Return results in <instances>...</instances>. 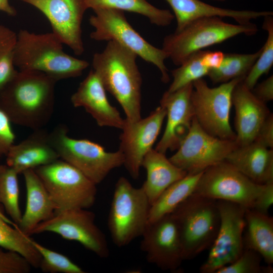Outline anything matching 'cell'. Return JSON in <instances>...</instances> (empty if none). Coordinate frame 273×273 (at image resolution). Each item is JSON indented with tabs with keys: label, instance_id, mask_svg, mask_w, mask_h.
Wrapping results in <instances>:
<instances>
[{
	"label": "cell",
	"instance_id": "obj_1",
	"mask_svg": "<svg viewBox=\"0 0 273 273\" xmlns=\"http://www.w3.org/2000/svg\"><path fill=\"white\" fill-rule=\"evenodd\" d=\"M57 81L41 72L18 70L0 91V109L11 123L43 128L54 113Z\"/></svg>",
	"mask_w": 273,
	"mask_h": 273
},
{
	"label": "cell",
	"instance_id": "obj_2",
	"mask_svg": "<svg viewBox=\"0 0 273 273\" xmlns=\"http://www.w3.org/2000/svg\"><path fill=\"white\" fill-rule=\"evenodd\" d=\"M137 55L113 40L95 53L93 70L106 90L118 102L126 119L134 122L141 117L142 78L136 64Z\"/></svg>",
	"mask_w": 273,
	"mask_h": 273
},
{
	"label": "cell",
	"instance_id": "obj_3",
	"mask_svg": "<svg viewBox=\"0 0 273 273\" xmlns=\"http://www.w3.org/2000/svg\"><path fill=\"white\" fill-rule=\"evenodd\" d=\"M63 43L52 32L17 33L14 64L18 70L41 72L57 81L80 76L89 63L66 54Z\"/></svg>",
	"mask_w": 273,
	"mask_h": 273
},
{
	"label": "cell",
	"instance_id": "obj_4",
	"mask_svg": "<svg viewBox=\"0 0 273 273\" xmlns=\"http://www.w3.org/2000/svg\"><path fill=\"white\" fill-rule=\"evenodd\" d=\"M257 26L234 24L219 17H208L193 20L181 29L166 35L162 49L173 63L179 66L191 55L237 35L255 34Z\"/></svg>",
	"mask_w": 273,
	"mask_h": 273
},
{
	"label": "cell",
	"instance_id": "obj_5",
	"mask_svg": "<svg viewBox=\"0 0 273 273\" xmlns=\"http://www.w3.org/2000/svg\"><path fill=\"white\" fill-rule=\"evenodd\" d=\"M171 214L178 231L184 260L210 248L220 224L216 200L193 193Z\"/></svg>",
	"mask_w": 273,
	"mask_h": 273
},
{
	"label": "cell",
	"instance_id": "obj_6",
	"mask_svg": "<svg viewBox=\"0 0 273 273\" xmlns=\"http://www.w3.org/2000/svg\"><path fill=\"white\" fill-rule=\"evenodd\" d=\"M151 205L142 187H134L125 177L115 186L108 217L114 244L122 247L141 237L148 223Z\"/></svg>",
	"mask_w": 273,
	"mask_h": 273
},
{
	"label": "cell",
	"instance_id": "obj_7",
	"mask_svg": "<svg viewBox=\"0 0 273 273\" xmlns=\"http://www.w3.org/2000/svg\"><path fill=\"white\" fill-rule=\"evenodd\" d=\"M67 126L59 125L49 133L50 141L60 158L72 165L98 185L114 169L123 165L118 150L107 152L101 145L86 139L68 135Z\"/></svg>",
	"mask_w": 273,
	"mask_h": 273
},
{
	"label": "cell",
	"instance_id": "obj_8",
	"mask_svg": "<svg viewBox=\"0 0 273 273\" xmlns=\"http://www.w3.org/2000/svg\"><path fill=\"white\" fill-rule=\"evenodd\" d=\"M93 11L95 14L89 19V24L95 29L90 34L92 39L116 41L156 66L161 73V81L165 83L169 82L170 78L165 65V60L168 58L167 54L142 37L127 21L124 11L111 8Z\"/></svg>",
	"mask_w": 273,
	"mask_h": 273
},
{
	"label": "cell",
	"instance_id": "obj_9",
	"mask_svg": "<svg viewBox=\"0 0 273 273\" xmlns=\"http://www.w3.org/2000/svg\"><path fill=\"white\" fill-rule=\"evenodd\" d=\"M34 170L57 207L55 212L94 204L97 185L68 162L59 159Z\"/></svg>",
	"mask_w": 273,
	"mask_h": 273
},
{
	"label": "cell",
	"instance_id": "obj_10",
	"mask_svg": "<svg viewBox=\"0 0 273 273\" xmlns=\"http://www.w3.org/2000/svg\"><path fill=\"white\" fill-rule=\"evenodd\" d=\"M245 77H238L210 87L202 78L193 82L191 103L194 117L201 127L211 135L236 140L230 123L232 96L235 87Z\"/></svg>",
	"mask_w": 273,
	"mask_h": 273
},
{
	"label": "cell",
	"instance_id": "obj_11",
	"mask_svg": "<svg viewBox=\"0 0 273 273\" xmlns=\"http://www.w3.org/2000/svg\"><path fill=\"white\" fill-rule=\"evenodd\" d=\"M238 147L235 140L221 139L207 133L194 117L177 151L169 159L188 173L196 174L225 161Z\"/></svg>",
	"mask_w": 273,
	"mask_h": 273
},
{
	"label": "cell",
	"instance_id": "obj_12",
	"mask_svg": "<svg viewBox=\"0 0 273 273\" xmlns=\"http://www.w3.org/2000/svg\"><path fill=\"white\" fill-rule=\"evenodd\" d=\"M263 187L224 161L202 172L193 193L251 209Z\"/></svg>",
	"mask_w": 273,
	"mask_h": 273
},
{
	"label": "cell",
	"instance_id": "obj_13",
	"mask_svg": "<svg viewBox=\"0 0 273 273\" xmlns=\"http://www.w3.org/2000/svg\"><path fill=\"white\" fill-rule=\"evenodd\" d=\"M217 205L220 218L219 227L209 248L207 259L200 268L202 273H215L234 262L244 250L243 233L247 208L223 200H217Z\"/></svg>",
	"mask_w": 273,
	"mask_h": 273
},
{
	"label": "cell",
	"instance_id": "obj_14",
	"mask_svg": "<svg viewBox=\"0 0 273 273\" xmlns=\"http://www.w3.org/2000/svg\"><path fill=\"white\" fill-rule=\"evenodd\" d=\"M95 219V214L84 208L56 212L52 218L39 223L30 235L55 233L65 239L78 242L101 258H107L110 255L107 241Z\"/></svg>",
	"mask_w": 273,
	"mask_h": 273
},
{
	"label": "cell",
	"instance_id": "obj_15",
	"mask_svg": "<svg viewBox=\"0 0 273 273\" xmlns=\"http://www.w3.org/2000/svg\"><path fill=\"white\" fill-rule=\"evenodd\" d=\"M141 249L147 261L164 270L175 271L184 259L178 231L171 214L148 222L142 236Z\"/></svg>",
	"mask_w": 273,
	"mask_h": 273
},
{
	"label": "cell",
	"instance_id": "obj_16",
	"mask_svg": "<svg viewBox=\"0 0 273 273\" xmlns=\"http://www.w3.org/2000/svg\"><path fill=\"white\" fill-rule=\"evenodd\" d=\"M166 115L165 109L160 105L145 118L134 122L125 119L119 150L124 157L123 165L133 178L139 177L143 158L152 149Z\"/></svg>",
	"mask_w": 273,
	"mask_h": 273
},
{
	"label": "cell",
	"instance_id": "obj_17",
	"mask_svg": "<svg viewBox=\"0 0 273 273\" xmlns=\"http://www.w3.org/2000/svg\"><path fill=\"white\" fill-rule=\"evenodd\" d=\"M35 7L48 19L55 34L76 55L84 51L81 24L88 9L85 0H19Z\"/></svg>",
	"mask_w": 273,
	"mask_h": 273
},
{
	"label": "cell",
	"instance_id": "obj_18",
	"mask_svg": "<svg viewBox=\"0 0 273 273\" xmlns=\"http://www.w3.org/2000/svg\"><path fill=\"white\" fill-rule=\"evenodd\" d=\"M193 83L173 92L166 91L160 100V106L166 112L167 122L161 139L155 150L165 154L167 151L178 148L188 132L193 119L194 111L191 103Z\"/></svg>",
	"mask_w": 273,
	"mask_h": 273
},
{
	"label": "cell",
	"instance_id": "obj_19",
	"mask_svg": "<svg viewBox=\"0 0 273 273\" xmlns=\"http://www.w3.org/2000/svg\"><path fill=\"white\" fill-rule=\"evenodd\" d=\"M74 107H83L101 127L107 126L121 129L123 119L117 108L109 103L99 77L92 69L80 82L70 98Z\"/></svg>",
	"mask_w": 273,
	"mask_h": 273
},
{
	"label": "cell",
	"instance_id": "obj_20",
	"mask_svg": "<svg viewBox=\"0 0 273 273\" xmlns=\"http://www.w3.org/2000/svg\"><path fill=\"white\" fill-rule=\"evenodd\" d=\"M235 109L236 142L243 146L254 142L263 123L270 114L265 103L257 98L243 80L235 87L232 96Z\"/></svg>",
	"mask_w": 273,
	"mask_h": 273
},
{
	"label": "cell",
	"instance_id": "obj_21",
	"mask_svg": "<svg viewBox=\"0 0 273 273\" xmlns=\"http://www.w3.org/2000/svg\"><path fill=\"white\" fill-rule=\"evenodd\" d=\"M43 128L33 130L27 138L14 144L5 156L6 164L18 174L60 158L50 141L49 133Z\"/></svg>",
	"mask_w": 273,
	"mask_h": 273
},
{
	"label": "cell",
	"instance_id": "obj_22",
	"mask_svg": "<svg viewBox=\"0 0 273 273\" xmlns=\"http://www.w3.org/2000/svg\"><path fill=\"white\" fill-rule=\"evenodd\" d=\"M169 5L176 20L175 31L181 29L190 22L204 17H219L233 19L239 24L250 25L251 21L267 15L271 11L237 10L222 8L200 0H165Z\"/></svg>",
	"mask_w": 273,
	"mask_h": 273
},
{
	"label": "cell",
	"instance_id": "obj_23",
	"mask_svg": "<svg viewBox=\"0 0 273 273\" xmlns=\"http://www.w3.org/2000/svg\"><path fill=\"white\" fill-rule=\"evenodd\" d=\"M22 174L27 193L26 206L21 221L16 227L30 236L39 223L55 215L57 207L34 169L26 170Z\"/></svg>",
	"mask_w": 273,
	"mask_h": 273
},
{
	"label": "cell",
	"instance_id": "obj_24",
	"mask_svg": "<svg viewBox=\"0 0 273 273\" xmlns=\"http://www.w3.org/2000/svg\"><path fill=\"white\" fill-rule=\"evenodd\" d=\"M225 161L257 184L273 180L272 149L256 141L238 146Z\"/></svg>",
	"mask_w": 273,
	"mask_h": 273
},
{
	"label": "cell",
	"instance_id": "obj_25",
	"mask_svg": "<svg viewBox=\"0 0 273 273\" xmlns=\"http://www.w3.org/2000/svg\"><path fill=\"white\" fill-rule=\"evenodd\" d=\"M147 172V178L141 187L151 206L171 185L188 173L173 164L165 154L152 149L144 156L142 163Z\"/></svg>",
	"mask_w": 273,
	"mask_h": 273
},
{
	"label": "cell",
	"instance_id": "obj_26",
	"mask_svg": "<svg viewBox=\"0 0 273 273\" xmlns=\"http://www.w3.org/2000/svg\"><path fill=\"white\" fill-rule=\"evenodd\" d=\"M246 228L244 248L257 252L269 265L273 263V218L268 214L247 208L245 213Z\"/></svg>",
	"mask_w": 273,
	"mask_h": 273
},
{
	"label": "cell",
	"instance_id": "obj_27",
	"mask_svg": "<svg viewBox=\"0 0 273 273\" xmlns=\"http://www.w3.org/2000/svg\"><path fill=\"white\" fill-rule=\"evenodd\" d=\"M202 172L188 173L169 186L151 205L148 222L171 213L180 203L193 194Z\"/></svg>",
	"mask_w": 273,
	"mask_h": 273
},
{
	"label": "cell",
	"instance_id": "obj_28",
	"mask_svg": "<svg viewBox=\"0 0 273 273\" xmlns=\"http://www.w3.org/2000/svg\"><path fill=\"white\" fill-rule=\"evenodd\" d=\"M88 9L111 8L137 13L147 17L158 26L170 25L174 18L168 10L160 9L146 0H85Z\"/></svg>",
	"mask_w": 273,
	"mask_h": 273
},
{
	"label": "cell",
	"instance_id": "obj_29",
	"mask_svg": "<svg viewBox=\"0 0 273 273\" xmlns=\"http://www.w3.org/2000/svg\"><path fill=\"white\" fill-rule=\"evenodd\" d=\"M0 247L23 256L32 267L39 268L41 257L31 243V239L21 232L14 222L0 210Z\"/></svg>",
	"mask_w": 273,
	"mask_h": 273
},
{
	"label": "cell",
	"instance_id": "obj_30",
	"mask_svg": "<svg viewBox=\"0 0 273 273\" xmlns=\"http://www.w3.org/2000/svg\"><path fill=\"white\" fill-rule=\"evenodd\" d=\"M261 52L224 54L220 66L212 69L207 76L213 83H222L238 77H246Z\"/></svg>",
	"mask_w": 273,
	"mask_h": 273
},
{
	"label": "cell",
	"instance_id": "obj_31",
	"mask_svg": "<svg viewBox=\"0 0 273 273\" xmlns=\"http://www.w3.org/2000/svg\"><path fill=\"white\" fill-rule=\"evenodd\" d=\"M208 57L209 50L197 51L172 70L173 80L167 91L173 92L207 75L212 69Z\"/></svg>",
	"mask_w": 273,
	"mask_h": 273
},
{
	"label": "cell",
	"instance_id": "obj_32",
	"mask_svg": "<svg viewBox=\"0 0 273 273\" xmlns=\"http://www.w3.org/2000/svg\"><path fill=\"white\" fill-rule=\"evenodd\" d=\"M18 175L15 170L7 164L0 165V203L16 226L22 216L19 206Z\"/></svg>",
	"mask_w": 273,
	"mask_h": 273
},
{
	"label": "cell",
	"instance_id": "obj_33",
	"mask_svg": "<svg viewBox=\"0 0 273 273\" xmlns=\"http://www.w3.org/2000/svg\"><path fill=\"white\" fill-rule=\"evenodd\" d=\"M263 18L262 27L267 32V37L259 56L243 80L244 84L251 90L262 75L268 73L273 65V15Z\"/></svg>",
	"mask_w": 273,
	"mask_h": 273
},
{
	"label": "cell",
	"instance_id": "obj_34",
	"mask_svg": "<svg viewBox=\"0 0 273 273\" xmlns=\"http://www.w3.org/2000/svg\"><path fill=\"white\" fill-rule=\"evenodd\" d=\"M16 39V32L0 25V91L18 71L14 64Z\"/></svg>",
	"mask_w": 273,
	"mask_h": 273
},
{
	"label": "cell",
	"instance_id": "obj_35",
	"mask_svg": "<svg viewBox=\"0 0 273 273\" xmlns=\"http://www.w3.org/2000/svg\"><path fill=\"white\" fill-rule=\"evenodd\" d=\"M31 243L41 255L39 267L50 273H85L80 267L69 258L50 250L31 239Z\"/></svg>",
	"mask_w": 273,
	"mask_h": 273
},
{
	"label": "cell",
	"instance_id": "obj_36",
	"mask_svg": "<svg viewBox=\"0 0 273 273\" xmlns=\"http://www.w3.org/2000/svg\"><path fill=\"white\" fill-rule=\"evenodd\" d=\"M261 256L256 251L244 248L242 254L233 263L225 265L215 273L272 272V268L261 265Z\"/></svg>",
	"mask_w": 273,
	"mask_h": 273
},
{
	"label": "cell",
	"instance_id": "obj_37",
	"mask_svg": "<svg viewBox=\"0 0 273 273\" xmlns=\"http://www.w3.org/2000/svg\"><path fill=\"white\" fill-rule=\"evenodd\" d=\"M32 266L20 254L0 248V273H28Z\"/></svg>",
	"mask_w": 273,
	"mask_h": 273
},
{
	"label": "cell",
	"instance_id": "obj_38",
	"mask_svg": "<svg viewBox=\"0 0 273 273\" xmlns=\"http://www.w3.org/2000/svg\"><path fill=\"white\" fill-rule=\"evenodd\" d=\"M15 134L11 126V122L0 109V157L6 156L14 144Z\"/></svg>",
	"mask_w": 273,
	"mask_h": 273
},
{
	"label": "cell",
	"instance_id": "obj_39",
	"mask_svg": "<svg viewBox=\"0 0 273 273\" xmlns=\"http://www.w3.org/2000/svg\"><path fill=\"white\" fill-rule=\"evenodd\" d=\"M273 203V180L264 184L263 188L256 198L253 209L260 212L268 214V211Z\"/></svg>",
	"mask_w": 273,
	"mask_h": 273
},
{
	"label": "cell",
	"instance_id": "obj_40",
	"mask_svg": "<svg viewBox=\"0 0 273 273\" xmlns=\"http://www.w3.org/2000/svg\"><path fill=\"white\" fill-rule=\"evenodd\" d=\"M254 141L269 149L273 148V116L270 114L265 120Z\"/></svg>",
	"mask_w": 273,
	"mask_h": 273
},
{
	"label": "cell",
	"instance_id": "obj_41",
	"mask_svg": "<svg viewBox=\"0 0 273 273\" xmlns=\"http://www.w3.org/2000/svg\"><path fill=\"white\" fill-rule=\"evenodd\" d=\"M252 91L255 96L262 102L265 103L273 99V76L260 83Z\"/></svg>",
	"mask_w": 273,
	"mask_h": 273
},
{
	"label": "cell",
	"instance_id": "obj_42",
	"mask_svg": "<svg viewBox=\"0 0 273 273\" xmlns=\"http://www.w3.org/2000/svg\"><path fill=\"white\" fill-rule=\"evenodd\" d=\"M0 11L12 16L17 14L16 9L10 4L9 0H0Z\"/></svg>",
	"mask_w": 273,
	"mask_h": 273
},
{
	"label": "cell",
	"instance_id": "obj_43",
	"mask_svg": "<svg viewBox=\"0 0 273 273\" xmlns=\"http://www.w3.org/2000/svg\"><path fill=\"white\" fill-rule=\"evenodd\" d=\"M210 1L217 2H226V1H227L228 0H210Z\"/></svg>",
	"mask_w": 273,
	"mask_h": 273
},
{
	"label": "cell",
	"instance_id": "obj_44",
	"mask_svg": "<svg viewBox=\"0 0 273 273\" xmlns=\"http://www.w3.org/2000/svg\"><path fill=\"white\" fill-rule=\"evenodd\" d=\"M269 1H272V0H269Z\"/></svg>",
	"mask_w": 273,
	"mask_h": 273
}]
</instances>
